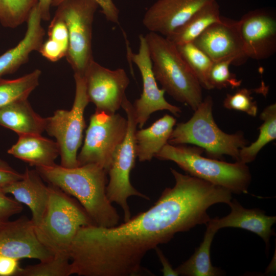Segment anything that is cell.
I'll list each match as a JSON object with an SVG mask.
<instances>
[{"mask_svg": "<svg viewBox=\"0 0 276 276\" xmlns=\"http://www.w3.org/2000/svg\"><path fill=\"white\" fill-rule=\"evenodd\" d=\"M153 206L121 224L82 226L68 249L71 274L79 276H135L151 274L141 264L146 254L179 232L206 224L213 199L199 179L176 171Z\"/></svg>", "mask_w": 276, "mask_h": 276, "instance_id": "obj_1", "label": "cell"}, {"mask_svg": "<svg viewBox=\"0 0 276 276\" xmlns=\"http://www.w3.org/2000/svg\"><path fill=\"white\" fill-rule=\"evenodd\" d=\"M42 179L76 198L95 225L111 227L120 216L106 194L107 172L94 164L66 168L56 164L36 167Z\"/></svg>", "mask_w": 276, "mask_h": 276, "instance_id": "obj_2", "label": "cell"}, {"mask_svg": "<svg viewBox=\"0 0 276 276\" xmlns=\"http://www.w3.org/2000/svg\"><path fill=\"white\" fill-rule=\"evenodd\" d=\"M152 71L165 92L194 111L203 100L202 88L178 51L167 38L154 32L145 35Z\"/></svg>", "mask_w": 276, "mask_h": 276, "instance_id": "obj_3", "label": "cell"}, {"mask_svg": "<svg viewBox=\"0 0 276 276\" xmlns=\"http://www.w3.org/2000/svg\"><path fill=\"white\" fill-rule=\"evenodd\" d=\"M203 150L196 146L167 143L155 157L172 161L189 175L223 188L231 193H247L251 175L246 164L206 158L202 155Z\"/></svg>", "mask_w": 276, "mask_h": 276, "instance_id": "obj_4", "label": "cell"}, {"mask_svg": "<svg viewBox=\"0 0 276 276\" xmlns=\"http://www.w3.org/2000/svg\"><path fill=\"white\" fill-rule=\"evenodd\" d=\"M213 107V99L208 96L189 120L173 128L168 143L192 144L205 150L210 158L220 159L226 155L239 161L240 150L248 142L241 131L228 134L221 130L214 120Z\"/></svg>", "mask_w": 276, "mask_h": 276, "instance_id": "obj_5", "label": "cell"}, {"mask_svg": "<svg viewBox=\"0 0 276 276\" xmlns=\"http://www.w3.org/2000/svg\"><path fill=\"white\" fill-rule=\"evenodd\" d=\"M49 197L43 218L35 227L41 242L54 254L68 252L80 227L94 224L84 209L59 188L50 185Z\"/></svg>", "mask_w": 276, "mask_h": 276, "instance_id": "obj_6", "label": "cell"}, {"mask_svg": "<svg viewBox=\"0 0 276 276\" xmlns=\"http://www.w3.org/2000/svg\"><path fill=\"white\" fill-rule=\"evenodd\" d=\"M74 77L75 95L72 108L57 110L52 116L45 118V131L56 139L61 166L66 168L79 166L77 152L85 127L84 112L89 102L84 77L78 74Z\"/></svg>", "mask_w": 276, "mask_h": 276, "instance_id": "obj_7", "label": "cell"}, {"mask_svg": "<svg viewBox=\"0 0 276 276\" xmlns=\"http://www.w3.org/2000/svg\"><path fill=\"white\" fill-rule=\"evenodd\" d=\"M98 7L94 0H65L57 6L54 18L62 20L66 26L69 43L65 57L74 74L84 77L94 59L92 29Z\"/></svg>", "mask_w": 276, "mask_h": 276, "instance_id": "obj_8", "label": "cell"}, {"mask_svg": "<svg viewBox=\"0 0 276 276\" xmlns=\"http://www.w3.org/2000/svg\"><path fill=\"white\" fill-rule=\"evenodd\" d=\"M121 107L127 114V131L123 141L114 151L108 169L109 178L106 194L112 203L114 202L120 206L126 221L131 217L128 198L133 196L147 199L149 198L135 189L130 182V173L134 167L136 157L135 133L137 124L132 104L127 97Z\"/></svg>", "mask_w": 276, "mask_h": 276, "instance_id": "obj_9", "label": "cell"}, {"mask_svg": "<svg viewBox=\"0 0 276 276\" xmlns=\"http://www.w3.org/2000/svg\"><path fill=\"white\" fill-rule=\"evenodd\" d=\"M127 124V120L119 113L96 110L77 155L79 166L94 164L107 172L114 151L125 136Z\"/></svg>", "mask_w": 276, "mask_h": 276, "instance_id": "obj_10", "label": "cell"}, {"mask_svg": "<svg viewBox=\"0 0 276 276\" xmlns=\"http://www.w3.org/2000/svg\"><path fill=\"white\" fill-rule=\"evenodd\" d=\"M86 94L96 110L114 114L126 97L129 79L123 68L111 70L96 62H90L84 75Z\"/></svg>", "mask_w": 276, "mask_h": 276, "instance_id": "obj_11", "label": "cell"}, {"mask_svg": "<svg viewBox=\"0 0 276 276\" xmlns=\"http://www.w3.org/2000/svg\"><path fill=\"white\" fill-rule=\"evenodd\" d=\"M140 46L136 53L129 52V57L137 66L143 82V91L140 98L132 104L135 118L139 127L145 125L153 112L166 110L179 116L180 108L169 103L165 99V91L159 89L152 71V65L145 36H139Z\"/></svg>", "mask_w": 276, "mask_h": 276, "instance_id": "obj_12", "label": "cell"}, {"mask_svg": "<svg viewBox=\"0 0 276 276\" xmlns=\"http://www.w3.org/2000/svg\"><path fill=\"white\" fill-rule=\"evenodd\" d=\"M193 43L213 62L230 60L235 65L248 59L243 48L239 20L221 16Z\"/></svg>", "mask_w": 276, "mask_h": 276, "instance_id": "obj_13", "label": "cell"}, {"mask_svg": "<svg viewBox=\"0 0 276 276\" xmlns=\"http://www.w3.org/2000/svg\"><path fill=\"white\" fill-rule=\"evenodd\" d=\"M244 50L248 58L267 59L276 52V17L266 9L249 11L239 20Z\"/></svg>", "mask_w": 276, "mask_h": 276, "instance_id": "obj_14", "label": "cell"}, {"mask_svg": "<svg viewBox=\"0 0 276 276\" xmlns=\"http://www.w3.org/2000/svg\"><path fill=\"white\" fill-rule=\"evenodd\" d=\"M54 255L39 240L31 219L26 216L0 224V256L44 261Z\"/></svg>", "mask_w": 276, "mask_h": 276, "instance_id": "obj_15", "label": "cell"}, {"mask_svg": "<svg viewBox=\"0 0 276 276\" xmlns=\"http://www.w3.org/2000/svg\"><path fill=\"white\" fill-rule=\"evenodd\" d=\"M216 0H157L145 12L143 24L165 37L183 25L196 12Z\"/></svg>", "mask_w": 276, "mask_h": 276, "instance_id": "obj_16", "label": "cell"}, {"mask_svg": "<svg viewBox=\"0 0 276 276\" xmlns=\"http://www.w3.org/2000/svg\"><path fill=\"white\" fill-rule=\"evenodd\" d=\"M228 205L231 209L228 215L220 218H211L206 225L216 231L227 227L250 231L263 240L268 250L270 239L274 235L272 226L276 222V217L266 215L259 209H246L235 199H232Z\"/></svg>", "mask_w": 276, "mask_h": 276, "instance_id": "obj_17", "label": "cell"}, {"mask_svg": "<svg viewBox=\"0 0 276 276\" xmlns=\"http://www.w3.org/2000/svg\"><path fill=\"white\" fill-rule=\"evenodd\" d=\"M5 193L10 194L21 204L28 206L32 213L34 226L42 221L49 197V188L42 181L37 171L26 168L21 179L2 188Z\"/></svg>", "mask_w": 276, "mask_h": 276, "instance_id": "obj_18", "label": "cell"}, {"mask_svg": "<svg viewBox=\"0 0 276 276\" xmlns=\"http://www.w3.org/2000/svg\"><path fill=\"white\" fill-rule=\"evenodd\" d=\"M38 5L32 11L27 21L23 38L14 47L0 55V78L15 73L27 62L33 51H39L45 35Z\"/></svg>", "mask_w": 276, "mask_h": 276, "instance_id": "obj_19", "label": "cell"}, {"mask_svg": "<svg viewBox=\"0 0 276 276\" xmlns=\"http://www.w3.org/2000/svg\"><path fill=\"white\" fill-rule=\"evenodd\" d=\"M7 152L36 168L55 165L59 155L56 142L41 134L18 135V140Z\"/></svg>", "mask_w": 276, "mask_h": 276, "instance_id": "obj_20", "label": "cell"}, {"mask_svg": "<svg viewBox=\"0 0 276 276\" xmlns=\"http://www.w3.org/2000/svg\"><path fill=\"white\" fill-rule=\"evenodd\" d=\"M0 126L18 135L41 134L45 118L36 113L28 99L18 100L0 108Z\"/></svg>", "mask_w": 276, "mask_h": 276, "instance_id": "obj_21", "label": "cell"}, {"mask_svg": "<svg viewBox=\"0 0 276 276\" xmlns=\"http://www.w3.org/2000/svg\"><path fill=\"white\" fill-rule=\"evenodd\" d=\"M176 120L166 114L145 129L136 130V157L140 162L150 161L168 143Z\"/></svg>", "mask_w": 276, "mask_h": 276, "instance_id": "obj_22", "label": "cell"}, {"mask_svg": "<svg viewBox=\"0 0 276 276\" xmlns=\"http://www.w3.org/2000/svg\"><path fill=\"white\" fill-rule=\"evenodd\" d=\"M219 5L211 2L196 12L183 25L166 37L176 45L193 42L211 25L220 20Z\"/></svg>", "mask_w": 276, "mask_h": 276, "instance_id": "obj_23", "label": "cell"}, {"mask_svg": "<svg viewBox=\"0 0 276 276\" xmlns=\"http://www.w3.org/2000/svg\"><path fill=\"white\" fill-rule=\"evenodd\" d=\"M217 231L206 226L203 240L193 255L176 269L178 275L218 276L224 272L214 267L211 263L210 248L215 234Z\"/></svg>", "mask_w": 276, "mask_h": 276, "instance_id": "obj_24", "label": "cell"}, {"mask_svg": "<svg viewBox=\"0 0 276 276\" xmlns=\"http://www.w3.org/2000/svg\"><path fill=\"white\" fill-rule=\"evenodd\" d=\"M260 118L263 122L259 127L257 139L240 150L239 162L247 164L254 161L260 150L276 139L275 103L267 106L260 114Z\"/></svg>", "mask_w": 276, "mask_h": 276, "instance_id": "obj_25", "label": "cell"}, {"mask_svg": "<svg viewBox=\"0 0 276 276\" xmlns=\"http://www.w3.org/2000/svg\"><path fill=\"white\" fill-rule=\"evenodd\" d=\"M41 72H33L14 79L0 78V108L13 102L28 99L38 86Z\"/></svg>", "mask_w": 276, "mask_h": 276, "instance_id": "obj_26", "label": "cell"}, {"mask_svg": "<svg viewBox=\"0 0 276 276\" xmlns=\"http://www.w3.org/2000/svg\"><path fill=\"white\" fill-rule=\"evenodd\" d=\"M176 47L201 87L208 90L212 89L209 83V75L213 61L193 42Z\"/></svg>", "mask_w": 276, "mask_h": 276, "instance_id": "obj_27", "label": "cell"}, {"mask_svg": "<svg viewBox=\"0 0 276 276\" xmlns=\"http://www.w3.org/2000/svg\"><path fill=\"white\" fill-rule=\"evenodd\" d=\"M38 0H0V23L14 29L27 22Z\"/></svg>", "mask_w": 276, "mask_h": 276, "instance_id": "obj_28", "label": "cell"}, {"mask_svg": "<svg viewBox=\"0 0 276 276\" xmlns=\"http://www.w3.org/2000/svg\"><path fill=\"white\" fill-rule=\"evenodd\" d=\"M71 261L68 252L56 253L49 260L21 268L17 276H68Z\"/></svg>", "mask_w": 276, "mask_h": 276, "instance_id": "obj_29", "label": "cell"}, {"mask_svg": "<svg viewBox=\"0 0 276 276\" xmlns=\"http://www.w3.org/2000/svg\"><path fill=\"white\" fill-rule=\"evenodd\" d=\"M230 60L213 62L209 75V83L212 88L222 89L230 87L232 88L241 85L242 80L229 71Z\"/></svg>", "mask_w": 276, "mask_h": 276, "instance_id": "obj_30", "label": "cell"}, {"mask_svg": "<svg viewBox=\"0 0 276 276\" xmlns=\"http://www.w3.org/2000/svg\"><path fill=\"white\" fill-rule=\"evenodd\" d=\"M251 94L252 91L246 88L239 89L233 94H228L223 101V106L228 109L242 111L256 117L258 107Z\"/></svg>", "mask_w": 276, "mask_h": 276, "instance_id": "obj_31", "label": "cell"}, {"mask_svg": "<svg viewBox=\"0 0 276 276\" xmlns=\"http://www.w3.org/2000/svg\"><path fill=\"white\" fill-rule=\"evenodd\" d=\"M23 210L22 204L10 197L0 187V224L9 220Z\"/></svg>", "mask_w": 276, "mask_h": 276, "instance_id": "obj_32", "label": "cell"}, {"mask_svg": "<svg viewBox=\"0 0 276 276\" xmlns=\"http://www.w3.org/2000/svg\"><path fill=\"white\" fill-rule=\"evenodd\" d=\"M67 50V47L48 38L43 42L38 52L48 60L56 62L66 56Z\"/></svg>", "mask_w": 276, "mask_h": 276, "instance_id": "obj_33", "label": "cell"}, {"mask_svg": "<svg viewBox=\"0 0 276 276\" xmlns=\"http://www.w3.org/2000/svg\"><path fill=\"white\" fill-rule=\"evenodd\" d=\"M48 34L49 38L68 48V33L66 26L62 20L53 17L49 26Z\"/></svg>", "mask_w": 276, "mask_h": 276, "instance_id": "obj_34", "label": "cell"}, {"mask_svg": "<svg viewBox=\"0 0 276 276\" xmlns=\"http://www.w3.org/2000/svg\"><path fill=\"white\" fill-rule=\"evenodd\" d=\"M65 0H53L52 6L57 7ZM101 8L102 13L105 18L112 23L119 22V11L113 0H94Z\"/></svg>", "mask_w": 276, "mask_h": 276, "instance_id": "obj_35", "label": "cell"}, {"mask_svg": "<svg viewBox=\"0 0 276 276\" xmlns=\"http://www.w3.org/2000/svg\"><path fill=\"white\" fill-rule=\"evenodd\" d=\"M23 173H20L11 167L7 162L0 158V187L3 188L22 178Z\"/></svg>", "mask_w": 276, "mask_h": 276, "instance_id": "obj_36", "label": "cell"}, {"mask_svg": "<svg viewBox=\"0 0 276 276\" xmlns=\"http://www.w3.org/2000/svg\"><path fill=\"white\" fill-rule=\"evenodd\" d=\"M19 260L12 257L0 256V276H17L21 268Z\"/></svg>", "mask_w": 276, "mask_h": 276, "instance_id": "obj_37", "label": "cell"}, {"mask_svg": "<svg viewBox=\"0 0 276 276\" xmlns=\"http://www.w3.org/2000/svg\"><path fill=\"white\" fill-rule=\"evenodd\" d=\"M154 249L156 250V252L159 258V260L163 266L162 271L164 275H178L177 272L175 269H174L171 264H170L167 258L163 254V252L157 247Z\"/></svg>", "mask_w": 276, "mask_h": 276, "instance_id": "obj_38", "label": "cell"}, {"mask_svg": "<svg viewBox=\"0 0 276 276\" xmlns=\"http://www.w3.org/2000/svg\"><path fill=\"white\" fill-rule=\"evenodd\" d=\"M53 0H38V7L41 19L49 20L50 19V8Z\"/></svg>", "mask_w": 276, "mask_h": 276, "instance_id": "obj_39", "label": "cell"}]
</instances>
